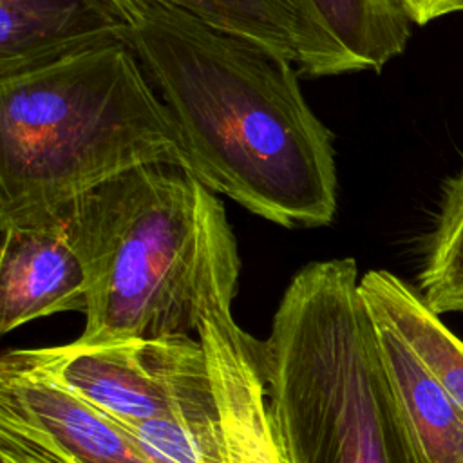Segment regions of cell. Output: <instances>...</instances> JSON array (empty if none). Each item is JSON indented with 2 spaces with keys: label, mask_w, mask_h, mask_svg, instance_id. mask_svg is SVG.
<instances>
[{
  "label": "cell",
  "mask_w": 463,
  "mask_h": 463,
  "mask_svg": "<svg viewBox=\"0 0 463 463\" xmlns=\"http://www.w3.org/2000/svg\"><path fill=\"white\" fill-rule=\"evenodd\" d=\"M112 2L125 20L123 43L183 136L190 172L282 228L331 224L333 134L306 101L293 61L177 7Z\"/></svg>",
  "instance_id": "cell-1"
},
{
  "label": "cell",
  "mask_w": 463,
  "mask_h": 463,
  "mask_svg": "<svg viewBox=\"0 0 463 463\" xmlns=\"http://www.w3.org/2000/svg\"><path fill=\"white\" fill-rule=\"evenodd\" d=\"M54 222L87 271L85 344L192 336L208 307L235 298L241 257L224 204L183 166L125 172Z\"/></svg>",
  "instance_id": "cell-2"
},
{
  "label": "cell",
  "mask_w": 463,
  "mask_h": 463,
  "mask_svg": "<svg viewBox=\"0 0 463 463\" xmlns=\"http://www.w3.org/2000/svg\"><path fill=\"white\" fill-rule=\"evenodd\" d=\"M146 165L190 170L183 136L127 43L0 78V230L49 226L83 194Z\"/></svg>",
  "instance_id": "cell-3"
},
{
  "label": "cell",
  "mask_w": 463,
  "mask_h": 463,
  "mask_svg": "<svg viewBox=\"0 0 463 463\" xmlns=\"http://www.w3.org/2000/svg\"><path fill=\"white\" fill-rule=\"evenodd\" d=\"M358 282L351 257L313 260L273 313L262 374L284 463H421Z\"/></svg>",
  "instance_id": "cell-4"
},
{
  "label": "cell",
  "mask_w": 463,
  "mask_h": 463,
  "mask_svg": "<svg viewBox=\"0 0 463 463\" xmlns=\"http://www.w3.org/2000/svg\"><path fill=\"white\" fill-rule=\"evenodd\" d=\"M20 356L119 423L181 416L213 394L197 336L20 347Z\"/></svg>",
  "instance_id": "cell-5"
},
{
  "label": "cell",
  "mask_w": 463,
  "mask_h": 463,
  "mask_svg": "<svg viewBox=\"0 0 463 463\" xmlns=\"http://www.w3.org/2000/svg\"><path fill=\"white\" fill-rule=\"evenodd\" d=\"M0 463H159L114 418L24 360L0 358Z\"/></svg>",
  "instance_id": "cell-6"
},
{
  "label": "cell",
  "mask_w": 463,
  "mask_h": 463,
  "mask_svg": "<svg viewBox=\"0 0 463 463\" xmlns=\"http://www.w3.org/2000/svg\"><path fill=\"white\" fill-rule=\"evenodd\" d=\"M199 338L215 392L228 463H284L268 411L262 340L233 318L232 304H213L203 315Z\"/></svg>",
  "instance_id": "cell-7"
},
{
  "label": "cell",
  "mask_w": 463,
  "mask_h": 463,
  "mask_svg": "<svg viewBox=\"0 0 463 463\" xmlns=\"http://www.w3.org/2000/svg\"><path fill=\"white\" fill-rule=\"evenodd\" d=\"M2 232L0 333L63 311H85L89 280L61 224Z\"/></svg>",
  "instance_id": "cell-8"
},
{
  "label": "cell",
  "mask_w": 463,
  "mask_h": 463,
  "mask_svg": "<svg viewBox=\"0 0 463 463\" xmlns=\"http://www.w3.org/2000/svg\"><path fill=\"white\" fill-rule=\"evenodd\" d=\"M123 31L112 0H0V78L123 42Z\"/></svg>",
  "instance_id": "cell-9"
},
{
  "label": "cell",
  "mask_w": 463,
  "mask_h": 463,
  "mask_svg": "<svg viewBox=\"0 0 463 463\" xmlns=\"http://www.w3.org/2000/svg\"><path fill=\"white\" fill-rule=\"evenodd\" d=\"M194 14L298 65L307 76H336L360 67L331 45L295 0H152Z\"/></svg>",
  "instance_id": "cell-10"
},
{
  "label": "cell",
  "mask_w": 463,
  "mask_h": 463,
  "mask_svg": "<svg viewBox=\"0 0 463 463\" xmlns=\"http://www.w3.org/2000/svg\"><path fill=\"white\" fill-rule=\"evenodd\" d=\"M371 320L389 385L420 461L463 463V411L391 326Z\"/></svg>",
  "instance_id": "cell-11"
},
{
  "label": "cell",
  "mask_w": 463,
  "mask_h": 463,
  "mask_svg": "<svg viewBox=\"0 0 463 463\" xmlns=\"http://www.w3.org/2000/svg\"><path fill=\"white\" fill-rule=\"evenodd\" d=\"M358 289L371 318L391 326L463 411V340L443 324L420 289L387 269L365 271Z\"/></svg>",
  "instance_id": "cell-12"
},
{
  "label": "cell",
  "mask_w": 463,
  "mask_h": 463,
  "mask_svg": "<svg viewBox=\"0 0 463 463\" xmlns=\"http://www.w3.org/2000/svg\"><path fill=\"white\" fill-rule=\"evenodd\" d=\"M306 20L360 71L380 72L400 56L411 22L394 0H295Z\"/></svg>",
  "instance_id": "cell-13"
},
{
  "label": "cell",
  "mask_w": 463,
  "mask_h": 463,
  "mask_svg": "<svg viewBox=\"0 0 463 463\" xmlns=\"http://www.w3.org/2000/svg\"><path fill=\"white\" fill-rule=\"evenodd\" d=\"M418 282L438 315L463 313V165L441 186Z\"/></svg>",
  "instance_id": "cell-14"
},
{
  "label": "cell",
  "mask_w": 463,
  "mask_h": 463,
  "mask_svg": "<svg viewBox=\"0 0 463 463\" xmlns=\"http://www.w3.org/2000/svg\"><path fill=\"white\" fill-rule=\"evenodd\" d=\"M411 24L425 25L436 18L461 13L463 0H394Z\"/></svg>",
  "instance_id": "cell-15"
}]
</instances>
